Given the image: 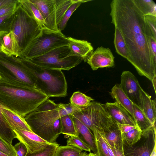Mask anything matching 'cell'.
I'll return each mask as SVG.
<instances>
[{
	"instance_id": "obj_1",
	"label": "cell",
	"mask_w": 156,
	"mask_h": 156,
	"mask_svg": "<svg viewBox=\"0 0 156 156\" xmlns=\"http://www.w3.org/2000/svg\"><path fill=\"white\" fill-rule=\"evenodd\" d=\"M110 7L111 23L123 37L129 55V62L140 75L151 81L156 75V58L151 49L148 38L153 35L145 15L134 0H113Z\"/></svg>"
},
{
	"instance_id": "obj_2",
	"label": "cell",
	"mask_w": 156,
	"mask_h": 156,
	"mask_svg": "<svg viewBox=\"0 0 156 156\" xmlns=\"http://www.w3.org/2000/svg\"><path fill=\"white\" fill-rule=\"evenodd\" d=\"M81 108L70 103L57 104L48 99L24 119L33 132L48 143H53L56 142L58 138L53 130L56 121L62 116L71 114Z\"/></svg>"
},
{
	"instance_id": "obj_3",
	"label": "cell",
	"mask_w": 156,
	"mask_h": 156,
	"mask_svg": "<svg viewBox=\"0 0 156 156\" xmlns=\"http://www.w3.org/2000/svg\"><path fill=\"white\" fill-rule=\"evenodd\" d=\"M48 98L37 89L0 81V103L24 118Z\"/></svg>"
},
{
	"instance_id": "obj_4",
	"label": "cell",
	"mask_w": 156,
	"mask_h": 156,
	"mask_svg": "<svg viewBox=\"0 0 156 156\" xmlns=\"http://www.w3.org/2000/svg\"><path fill=\"white\" fill-rule=\"evenodd\" d=\"M18 58L34 79L37 89L49 97L67 95V82L62 70L40 66L25 58Z\"/></svg>"
},
{
	"instance_id": "obj_5",
	"label": "cell",
	"mask_w": 156,
	"mask_h": 156,
	"mask_svg": "<svg viewBox=\"0 0 156 156\" xmlns=\"http://www.w3.org/2000/svg\"><path fill=\"white\" fill-rule=\"evenodd\" d=\"M42 29L18 2L12 15L10 29L14 39L15 57L23 58L26 50L32 41L40 34Z\"/></svg>"
},
{
	"instance_id": "obj_6",
	"label": "cell",
	"mask_w": 156,
	"mask_h": 156,
	"mask_svg": "<svg viewBox=\"0 0 156 156\" xmlns=\"http://www.w3.org/2000/svg\"><path fill=\"white\" fill-rule=\"evenodd\" d=\"M0 81L36 89L34 79L18 58L2 52H0Z\"/></svg>"
},
{
	"instance_id": "obj_7",
	"label": "cell",
	"mask_w": 156,
	"mask_h": 156,
	"mask_svg": "<svg viewBox=\"0 0 156 156\" xmlns=\"http://www.w3.org/2000/svg\"><path fill=\"white\" fill-rule=\"evenodd\" d=\"M71 115L81 121L93 134L96 130L102 134L116 122L107 112L102 104L94 101Z\"/></svg>"
},
{
	"instance_id": "obj_8",
	"label": "cell",
	"mask_w": 156,
	"mask_h": 156,
	"mask_svg": "<svg viewBox=\"0 0 156 156\" xmlns=\"http://www.w3.org/2000/svg\"><path fill=\"white\" fill-rule=\"evenodd\" d=\"M67 37L61 32L47 28H42L40 34L31 42L25 51L23 58L30 60L60 47L68 45Z\"/></svg>"
},
{
	"instance_id": "obj_9",
	"label": "cell",
	"mask_w": 156,
	"mask_h": 156,
	"mask_svg": "<svg viewBox=\"0 0 156 156\" xmlns=\"http://www.w3.org/2000/svg\"><path fill=\"white\" fill-rule=\"evenodd\" d=\"M70 52L68 45L62 46L29 60L35 64L44 67L68 71L83 61L82 58L79 56H68Z\"/></svg>"
},
{
	"instance_id": "obj_10",
	"label": "cell",
	"mask_w": 156,
	"mask_h": 156,
	"mask_svg": "<svg viewBox=\"0 0 156 156\" xmlns=\"http://www.w3.org/2000/svg\"><path fill=\"white\" fill-rule=\"evenodd\" d=\"M41 13L48 29L58 31V26L73 0H30Z\"/></svg>"
},
{
	"instance_id": "obj_11",
	"label": "cell",
	"mask_w": 156,
	"mask_h": 156,
	"mask_svg": "<svg viewBox=\"0 0 156 156\" xmlns=\"http://www.w3.org/2000/svg\"><path fill=\"white\" fill-rule=\"evenodd\" d=\"M155 125L142 131L140 139L132 145L122 140V151L125 156H151L156 148Z\"/></svg>"
},
{
	"instance_id": "obj_12",
	"label": "cell",
	"mask_w": 156,
	"mask_h": 156,
	"mask_svg": "<svg viewBox=\"0 0 156 156\" xmlns=\"http://www.w3.org/2000/svg\"><path fill=\"white\" fill-rule=\"evenodd\" d=\"M119 85L124 92L132 102L140 107V89L141 86L133 74L128 71H123L121 76Z\"/></svg>"
},
{
	"instance_id": "obj_13",
	"label": "cell",
	"mask_w": 156,
	"mask_h": 156,
	"mask_svg": "<svg viewBox=\"0 0 156 156\" xmlns=\"http://www.w3.org/2000/svg\"><path fill=\"white\" fill-rule=\"evenodd\" d=\"M17 138L23 143L27 149V152L34 153L44 149L50 143L32 132L23 129H14Z\"/></svg>"
},
{
	"instance_id": "obj_14",
	"label": "cell",
	"mask_w": 156,
	"mask_h": 156,
	"mask_svg": "<svg viewBox=\"0 0 156 156\" xmlns=\"http://www.w3.org/2000/svg\"><path fill=\"white\" fill-rule=\"evenodd\" d=\"M87 62L94 71L99 68L115 66L114 57L110 49L102 46L93 52Z\"/></svg>"
},
{
	"instance_id": "obj_15",
	"label": "cell",
	"mask_w": 156,
	"mask_h": 156,
	"mask_svg": "<svg viewBox=\"0 0 156 156\" xmlns=\"http://www.w3.org/2000/svg\"><path fill=\"white\" fill-rule=\"evenodd\" d=\"M102 105L107 112L117 122L136 126L133 118L130 114L116 102H108Z\"/></svg>"
},
{
	"instance_id": "obj_16",
	"label": "cell",
	"mask_w": 156,
	"mask_h": 156,
	"mask_svg": "<svg viewBox=\"0 0 156 156\" xmlns=\"http://www.w3.org/2000/svg\"><path fill=\"white\" fill-rule=\"evenodd\" d=\"M70 52L68 56H77L81 57L84 62H87L94 51L91 44L87 41L80 40L70 37H67Z\"/></svg>"
},
{
	"instance_id": "obj_17",
	"label": "cell",
	"mask_w": 156,
	"mask_h": 156,
	"mask_svg": "<svg viewBox=\"0 0 156 156\" xmlns=\"http://www.w3.org/2000/svg\"><path fill=\"white\" fill-rule=\"evenodd\" d=\"M0 110L5 119L13 130L23 129L32 132L24 117L0 103Z\"/></svg>"
},
{
	"instance_id": "obj_18",
	"label": "cell",
	"mask_w": 156,
	"mask_h": 156,
	"mask_svg": "<svg viewBox=\"0 0 156 156\" xmlns=\"http://www.w3.org/2000/svg\"><path fill=\"white\" fill-rule=\"evenodd\" d=\"M73 118L76 130V136L90 148L93 153L97 155V150L94 135L81 121L76 118Z\"/></svg>"
},
{
	"instance_id": "obj_19",
	"label": "cell",
	"mask_w": 156,
	"mask_h": 156,
	"mask_svg": "<svg viewBox=\"0 0 156 156\" xmlns=\"http://www.w3.org/2000/svg\"><path fill=\"white\" fill-rule=\"evenodd\" d=\"M140 106L139 107L153 126L155 125L156 119V100L151 97L141 87L140 89Z\"/></svg>"
},
{
	"instance_id": "obj_20",
	"label": "cell",
	"mask_w": 156,
	"mask_h": 156,
	"mask_svg": "<svg viewBox=\"0 0 156 156\" xmlns=\"http://www.w3.org/2000/svg\"><path fill=\"white\" fill-rule=\"evenodd\" d=\"M101 134L110 146L117 150H122L121 133L116 122L104 130Z\"/></svg>"
},
{
	"instance_id": "obj_21",
	"label": "cell",
	"mask_w": 156,
	"mask_h": 156,
	"mask_svg": "<svg viewBox=\"0 0 156 156\" xmlns=\"http://www.w3.org/2000/svg\"><path fill=\"white\" fill-rule=\"evenodd\" d=\"M110 93L115 102L124 108L134 119L133 103L124 92L119 84H115Z\"/></svg>"
},
{
	"instance_id": "obj_22",
	"label": "cell",
	"mask_w": 156,
	"mask_h": 156,
	"mask_svg": "<svg viewBox=\"0 0 156 156\" xmlns=\"http://www.w3.org/2000/svg\"><path fill=\"white\" fill-rule=\"evenodd\" d=\"M18 2L28 14L37 22L42 28H47L40 11L30 0H18Z\"/></svg>"
},
{
	"instance_id": "obj_23",
	"label": "cell",
	"mask_w": 156,
	"mask_h": 156,
	"mask_svg": "<svg viewBox=\"0 0 156 156\" xmlns=\"http://www.w3.org/2000/svg\"><path fill=\"white\" fill-rule=\"evenodd\" d=\"M133 107L134 121L136 125L142 131L154 126L139 107L133 103Z\"/></svg>"
},
{
	"instance_id": "obj_24",
	"label": "cell",
	"mask_w": 156,
	"mask_h": 156,
	"mask_svg": "<svg viewBox=\"0 0 156 156\" xmlns=\"http://www.w3.org/2000/svg\"><path fill=\"white\" fill-rule=\"evenodd\" d=\"M0 137L11 144L13 140L17 138L16 133L5 119L0 110Z\"/></svg>"
},
{
	"instance_id": "obj_25",
	"label": "cell",
	"mask_w": 156,
	"mask_h": 156,
	"mask_svg": "<svg viewBox=\"0 0 156 156\" xmlns=\"http://www.w3.org/2000/svg\"><path fill=\"white\" fill-rule=\"evenodd\" d=\"M115 28L114 42L116 51L129 61V55L124 39L119 30Z\"/></svg>"
},
{
	"instance_id": "obj_26",
	"label": "cell",
	"mask_w": 156,
	"mask_h": 156,
	"mask_svg": "<svg viewBox=\"0 0 156 156\" xmlns=\"http://www.w3.org/2000/svg\"><path fill=\"white\" fill-rule=\"evenodd\" d=\"M62 125L61 134L69 136H76V130L73 118L71 114L60 118Z\"/></svg>"
},
{
	"instance_id": "obj_27",
	"label": "cell",
	"mask_w": 156,
	"mask_h": 156,
	"mask_svg": "<svg viewBox=\"0 0 156 156\" xmlns=\"http://www.w3.org/2000/svg\"><path fill=\"white\" fill-rule=\"evenodd\" d=\"M91 1L87 0H73V3L65 12L58 26L59 31L61 32L66 26L67 23L73 12L82 3Z\"/></svg>"
},
{
	"instance_id": "obj_28",
	"label": "cell",
	"mask_w": 156,
	"mask_h": 156,
	"mask_svg": "<svg viewBox=\"0 0 156 156\" xmlns=\"http://www.w3.org/2000/svg\"><path fill=\"white\" fill-rule=\"evenodd\" d=\"M94 100L91 97L79 91H77L74 92L71 96L70 103L75 107L82 108L87 106L91 102Z\"/></svg>"
},
{
	"instance_id": "obj_29",
	"label": "cell",
	"mask_w": 156,
	"mask_h": 156,
	"mask_svg": "<svg viewBox=\"0 0 156 156\" xmlns=\"http://www.w3.org/2000/svg\"><path fill=\"white\" fill-rule=\"evenodd\" d=\"M2 52L8 56H15V44L12 32L10 31L2 37Z\"/></svg>"
},
{
	"instance_id": "obj_30",
	"label": "cell",
	"mask_w": 156,
	"mask_h": 156,
	"mask_svg": "<svg viewBox=\"0 0 156 156\" xmlns=\"http://www.w3.org/2000/svg\"><path fill=\"white\" fill-rule=\"evenodd\" d=\"M145 16L151 15L156 16V5L152 0H134Z\"/></svg>"
},
{
	"instance_id": "obj_31",
	"label": "cell",
	"mask_w": 156,
	"mask_h": 156,
	"mask_svg": "<svg viewBox=\"0 0 156 156\" xmlns=\"http://www.w3.org/2000/svg\"><path fill=\"white\" fill-rule=\"evenodd\" d=\"M97 146V156H109V152L107 142L101 133L97 130L94 133Z\"/></svg>"
},
{
	"instance_id": "obj_32",
	"label": "cell",
	"mask_w": 156,
	"mask_h": 156,
	"mask_svg": "<svg viewBox=\"0 0 156 156\" xmlns=\"http://www.w3.org/2000/svg\"><path fill=\"white\" fill-rule=\"evenodd\" d=\"M82 151L72 146H59L56 151L55 156H80L83 153Z\"/></svg>"
},
{
	"instance_id": "obj_33",
	"label": "cell",
	"mask_w": 156,
	"mask_h": 156,
	"mask_svg": "<svg viewBox=\"0 0 156 156\" xmlns=\"http://www.w3.org/2000/svg\"><path fill=\"white\" fill-rule=\"evenodd\" d=\"M142 133V131L137 126L129 132L121 134L122 140H124L128 144L132 145L140 139Z\"/></svg>"
},
{
	"instance_id": "obj_34",
	"label": "cell",
	"mask_w": 156,
	"mask_h": 156,
	"mask_svg": "<svg viewBox=\"0 0 156 156\" xmlns=\"http://www.w3.org/2000/svg\"><path fill=\"white\" fill-rule=\"evenodd\" d=\"M59 146L56 142L50 143L40 151L34 153L27 152L26 156H55L56 151Z\"/></svg>"
},
{
	"instance_id": "obj_35",
	"label": "cell",
	"mask_w": 156,
	"mask_h": 156,
	"mask_svg": "<svg viewBox=\"0 0 156 156\" xmlns=\"http://www.w3.org/2000/svg\"><path fill=\"white\" fill-rule=\"evenodd\" d=\"M14 12L10 13L0 17V33H8L10 31Z\"/></svg>"
},
{
	"instance_id": "obj_36",
	"label": "cell",
	"mask_w": 156,
	"mask_h": 156,
	"mask_svg": "<svg viewBox=\"0 0 156 156\" xmlns=\"http://www.w3.org/2000/svg\"><path fill=\"white\" fill-rule=\"evenodd\" d=\"M67 145L75 147L82 151L91 152V150L83 142L76 136H72L67 140Z\"/></svg>"
},
{
	"instance_id": "obj_37",
	"label": "cell",
	"mask_w": 156,
	"mask_h": 156,
	"mask_svg": "<svg viewBox=\"0 0 156 156\" xmlns=\"http://www.w3.org/2000/svg\"><path fill=\"white\" fill-rule=\"evenodd\" d=\"M0 151L9 156H16V153L12 145L0 137Z\"/></svg>"
},
{
	"instance_id": "obj_38",
	"label": "cell",
	"mask_w": 156,
	"mask_h": 156,
	"mask_svg": "<svg viewBox=\"0 0 156 156\" xmlns=\"http://www.w3.org/2000/svg\"><path fill=\"white\" fill-rule=\"evenodd\" d=\"M18 3V0L13 2L5 5L0 8V17L5 16L10 13L14 12Z\"/></svg>"
},
{
	"instance_id": "obj_39",
	"label": "cell",
	"mask_w": 156,
	"mask_h": 156,
	"mask_svg": "<svg viewBox=\"0 0 156 156\" xmlns=\"http://www.w3.org/2000/svg\"><path fill=\"white\" fill-rule=\"evenodd\" d=\"M145 18L152 32L153 37L156 39V16L147 15L145 16Z\"/></svg>"
},
{
	"instance_id": "obj_40",
	"label": "cell",
	"mask_w": 156,
	"mask_h": 156,
	"mask_svg": "<svg viewBox=\"0 0 156 156\" xmlns=\"http://www.w3.org/2000/svg\"><path fill=\"white\" fill-rule=\"evenodd\" d=\"M13 147L16 152V156H26L27 152V149L23 143L20 141Z\"/></svg>"
},
{
	"instance_id": "obj_41",
	"label": "cell",
	"mask_w": 156,
	"mask_h": 156,
	"mask_svg": "<svg viewBox=\"0 0 156 156\" xmlns=\"http://www.w3.org/2000/svg\"><path fill=\"white\" fill-rule=\"evenodd\" d=\"M117 124L121 133H127L135 128L137 126L129 124H122L117 122Z\"/></svg>"
},
{
	"instance_id": "obj_42",
	"label": "cell",
	"mask_w": 156,
	"mask_h": 156,
	"mask_svg": "<svg viewBox=\"0 0 156 156\" xmlns=\"http://www.w3.org/2000/svg\"><path fill=\"white\" fill-rule=\"evenodd\" d=\"M148 40L151 51L154 57L156 58V39L151 35L149 37Z\"/></svg>"
},
{
	"instance_id": "obj_43",
	"label": "cell",
	"mask_w": 156,
	"mask_h": 156,
	"mask_svg": "<svg viewBox=\"0 0 156 156\" xmlns=\"http://www.w3.org/2000/svg\"><path fill=\"white\" fill-rule=\"evenodd\" d=\"M110 147L112 149L115 156H125L123 154L122 150H119L115 149L112 147H111V146H110Z\"/></svg>"
},
{
	"instance_id": "obj_44",
	"label": "cell",
	"mask_w": 156,
	"mask_h": 156,
	"mask_svg": "<svg viewBox=\"0 0 156 156\" xmlns=\"http://www.w3.org/2000/svg\"><path fill=\"white\" fill-rule=\"evenodd\" d=\"M16 0H0V8L2 6L13 2Z\"/></svg>"
},
{
	"instance_id": "obj_45",
	"label": "cell",
	"mask_w": 156,
	"mask_h": 156,
	"mask_svg": "<svg viewBox=\"0 0 156 156\" xmlns=\"http://www.w3.org/2000/svg\"><path fill=\"white\" fill-rule=\"evenodd\" d=\"M8 33H0V52H2V47L3 44L2 37L4 35Z\"/></svg>"
},
{
	"instance_id": "obj_46",
	"label": "cell",
	"mask_w": 156,
	"mask_h": 156,
	"mask_svg": "<svg viewBox=\"0 0 156 156\" xmlns=\"http://www.w3.org/2000/svg\"><path fill=\"white\" fill-rule=\"evenodd\" d=\"M151 82L154 89L155 94H156V75L154 76Z\"/></svg>"
},
{
	"instance_id": "obj_47",
	"label": "cell",
	"mask_w": 156,
	"mask_h": 156,
	"mask_svg": "<svg viewBox=\"0 0 156 156\" xmlns=\"http://www.w3.org/2000/svg\"><path fill=\"white\" fill-rule=\"evenodd\" d=\"M89 154L87 153L86 151L83 152V153L80 156H88Z\"/></svg>"
},
{
	"instance_id": "obj_48",
	"label": "cell",
	"mask_w": 156,
	"mask_h": 156,
	"mask_svg": "<svg viewBox=\"0 0 156 156\" xmlns=\"http://www.w3.org/2000/svg\"><path fill=\"white\" fill-rule=\"evenodd\" d=\"M0 156H9L6 154L0 151Z\"/></svg>"
},
{
	"instance_id": "obj_49",
	"label": "cell",
	"mask_w": 156,
	"mask_h": 156,
	"mask_svg": "<svg viewBox=\"0 0 156 156\" xmlns=\"http://www.w3.org/2000/svg\"><path fill=\"white\" fill-rule=\"evenodd\" d=\"M151 156H156V148L154 149Z\"/></svg>"
},
{
	"instance_id": "obj_50",
	"label": "cell",
	"mask_w": 156,
	"mask_h": 156,
	"mask_svg": "<svg viewBox=\"0 0 156 156\" xmlns=\"http://www.w3.org/2000/svg\"><path fill=\"white\" fill-rule=\"evenodd\" d=\"M88 156H97V155L93 153L90 152Z\"/></svg>"
}]
</instances>
